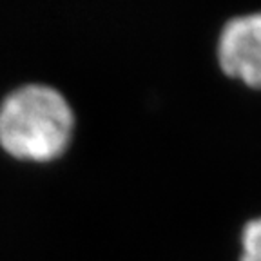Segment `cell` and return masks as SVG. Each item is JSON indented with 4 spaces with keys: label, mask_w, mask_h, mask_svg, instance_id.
Returning a JSON list of instances; mask_svg holds the SVG:
<instances>
[{
    "label": "cell",
    "mask_w": 261,
    "mask_h": 261,
    "mask_svg": "<svg viewBox=\"0 0 261 261\" xmlns=\"http://www.w3.org/2000/svg\"><path fill=\"white\" fill-rule=\"evenodd\" d=\"M73 129L69 102L51 86H22L0 103V145L18 160L58 158L69 147Z\"/></svg>",
    "instance_id": "obj_1"
},
{
    "label": "cell",
    "mask_w": 261,
    "mask_h": 261,
    "mask_svg": "<svg viewBox=\"0 0 261 261\" xmlns=\"http://www.w3.org/2000/svg\"><path fill=\"white\" fill-rule=\"evenodd\" d=\"M218 58L228 76L261 89V11L234 16L223 25Z\"/></svg>",
    "instance_id": "obj_2"
},
{
    "label": "cell",
    "mask_w": 261,
    "mask_h": 261,
    "mask_svg": "<svg viewBox=\"0 0 261 261\" xmlns=\"http://www.w3.org/2000/svg\"><path fill=\"white\" fill-rule=\"evenodd\" d=\"M240 261H261V216L245 225L241 232Z\"/></svg>",
    "instance_id": "obj_3"
}]
</instances>
